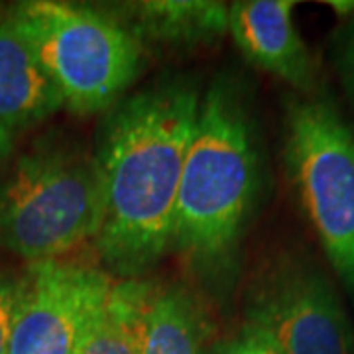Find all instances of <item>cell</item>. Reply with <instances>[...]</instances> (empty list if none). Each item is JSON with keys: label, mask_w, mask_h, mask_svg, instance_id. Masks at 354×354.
Returning <instances> with one entry per match:
<instances>
[{"label": "cell", "mask_w": 354, "mask_h": 354, "mask_svg": "<svg viewBox=\"0 0 354 354\" xmlns=\"http://www.w3.org/2000/svg\"><path fill=\"white\" fill-rule=\"evenodd\" d=\"M201 111L199 88L183 79L127 95L106 111L93 156L104 215L95 248L104 272L144 278L169 250L177 189Z\"/></svg>", "instance_id": "cell-1"}, {"label": "cell", "mask_w": 354, "mask_h": 354, "mask_svg": "<svg viewBox=\"0 0 354 354\" xmlns=\"http://www.w3.org/2000/svg\"><path fill=\"white\" fill-rule=\"evenodd\" d=\"M262 185L250 114L228 81L201 99L177 189L169 248L203 276L221 278L236 262Z\"/></svg>", "instance_id": "cell-2"}, {"label": "cell", "mask_w": 354, "mask_h": 354, "mask_svg": "<svg viewBox=\"0 0 354 354\" xmlns=\"http://www.w3.org/2000/svg\"><path fill=\"white\" fill-rule=\"evenodd\" d=\"M102 215L99 165L75 142H38L0 176V246L30 264L95 242Z\"/></svg>", "instance_id": "cell-3"}, {"label": "cell", "mask_w": 354, "mask_h": 354, "mask_svg": "<svg viewBox=\"0 0 354 354\" xmlns=\"http://www.w3.org/2000/svg\"><path fill=\"white\" fill-rule=\"evenodd\" d=\"M6 16L65 109L79 116L111 111L144 67L146 51L138 39L102 8L26 0Z\"/></svg>", "instance_id": "cell-4"}, {"label": "cell", "mask_w": 354, "mask_h": 354, "mask_svg": "<svg viewBox=\"0 0 354 354\" xmlns=\"http://www.w3.org/2000/svg\"><path fill=\"white\" fill-rule=\"evenodd\" d=\"M283 164L333 272L354 301V132L319 97H291Z\"/></svg>", "instance_id": "cell-5"}, {"label": "cell", "mask_w": 354, "mask_h": 354, "mask_svg": "<svg viewBox=\"0 0 354 354\" xmlns=\"http://www.w3.org/2000/svg\"><path fill=\"white\" fill-rule=\"evenodd\" d=\"M244 315L283 354H354V329L341 295L301 254H276L254 272Z\"/></svg>", "instance_id": "cell-6"}, {"label": "cell", "mask_w": 354, "mask_h": 354, "mask_svg": "<svg viewBox=\"0 0 354 354\" xmlns=\"http://www.w3.org/2000/svg\"><path fill=\"white\" fill-rule=\"evenodd\" d=\"M6 354H79L114 279L101 268L64 260L30 264Z\"/></svg>", "instance_id": "cell-7"}, {"label": "cell", "mask_w": 354, "mask_h": 354, "mask_svg": "<svg viewBox=\"0 0 354 354\" xmlns=\"http://www.w3.org/2000/svg\"><path fill=\"white\" fill-rule=\"evenodd\" d=\"M293 6L290 0H236L228 4V32L254 67L309 97L317 65L293 22Z\"/></svg>", "instance_id": "cell-8"}, {"label": "cell", "mask_w": 354, "mask_h": 354, "mask_svg": "<svg viewBox=\"0 0 354 354\" xmlns=\"http://www.w3.org/2000/svg\"><path fill=\"white\" fill-rule=\"evenodd\" d=\"M104 12L146 50L189 53L213 46L228 32V4L213 0H142L102 4Z\"/></svg>", "instance_id": "cell-9"}, {"label": "cell", "mask_w": 354, "mask_h": 354, "mask_svg": "<svg viewBox=\"0 0 354 354\" xmlns=\"http://www.w3.org/2000/svg\"><path fill=\"white\" fill-rule=\"evenodd\" d=\"M62 106L30 46L8 16H0V130L14 136L48 120Z\"/></svg>", "instance_id": "cell-10"}, {"label": "cell", "mask_w": 354, "mask_h": 354, "mask_svg": "<svg viewBox=\"0 0 354 354\" xmlns=\"http://www.w3.org/2000/svg\"><path fill=\"white\" fill-rule=\"evenodd\" d=\"M209 317L199 297L181 283H156L144 313L142 354H201Z\"/></svg>", "instance_id": "cell-11"}, {"label": "cell", "mask_w": 354, "mask_h": 354, "mask_svg": "<svg viewBox=\"0 0 354 354\" xmlns=\"http://www.w3.org/2000/svg\"><path fill=\"white\" fill-rule=\"evenodd\" d=\"M156 281L114 279L79 354H142L144 313Z\"/></svg>", "instance_id": "cell-12"}, {"label": "cell", "mask_w": 354, "mask_h": 354, "mask_svg": "<svg viewBox=\"0 0 354 354\" xmlns=\"http://www.w3.org/2000/svg\"><path fill=\"white\" fill-rule=\"evenodd\" d=\"M26 290V278L0 274V354H6L12 337L14 323L22 305Z\"/></svg>", "instance_id": "cell-13"}, {"label": "cell", "mask_w": 354, "mask_h": 354, "mask_svg": "<svg viewBox=\"0 0 354 354\" xmlns=\"http://www.w3.org/2000/svg\"><path fill=\"white\" fill-rule=\"evenodd\" d=\"M211 354H283L276 346L264 330L256 329L244 323L241 330H236L227 341L218 342Z\"/></svg>", "instance_id": "cell-14"}, {"label": "cell", "mask_w": 354, "mask_h": 354, "mask_svg": "<svg viewBox=\"0 0 354 354\" xmlns=\"http://www.w3.org/2000/svg\"><path fill=\"white\" fill-rule=\"evenodd\" d=\"M337 65L344 88L348 91L354 101V16L341 32L339 48H337Z\"/></svg>", "instance_id": "cell-15"}, {"label": "cell", "mask_w": 354, "mask_h": 354, "mask_svg": "<svg viewBox=\"0 0 354 354\" xmlns=\"http://www.w3.org/2000/svg\"><path fill=\"white\" fill-rule=\"evenodd\" d=\"M12 146H14L12 134H8V132L0 130V165L4 164V160L8 158V153L12 152Z\"/></svg>", "instance_id": "cell-16"}, {"label": "cell", "mask_w": 354, "mask_h": 354, "mask_svg": "<svg viewBox=\"0 0 354 354\" xmlns=\"http://www.w3.org/2000/svg\"><path fill=\"white\" fill-rule=\"evenodd\" d=\"M339 14H354V2H329Z\"/></svg>", "instance_id": "cell-17"}]
</instances>
